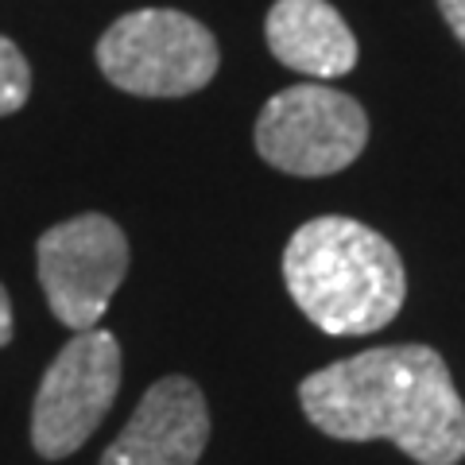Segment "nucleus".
<instances>
[{"mask_svg": "<svg viewBox=\"0 0 465 465\" xmlns=\"http://www.w3.org/2000/svg\"><path fill=\"white\" fill-rule=\"evenodd\" d=\"M299 403L330 439H384L419 465L465 458V403L430 345H381L333 361L299 384Z\"/></svg>", "mask_w": 465, "mask_h": 465, "instance_id": "nucleus-1", "label": "nucleus"}, {"mask_svg": "<svg viewBox=\"0 0 465 465\" xmlns=\"http://www.w3.org/2000/svg\"><path fill=\"white\" fill-rule=\"evenodd\" d=\"M295 307L333 338L384 330L407 299L403 260L391 241L353 217H314L283 249Z\"/></svg>", "mask_w": 465, "mask_h": 465, "instance_id": "nucleus-2", "label": "nucleus"}, {"mask_svg": "<svg viewBox=\"0 0 465 465\" xmlns=\"http://www.w3.org/2000/svg\"><path fill=\"white\" fill-rule=\"evenodd\" d=\"M217 39L174 8H140L113 20L97 43V66L116 90L136 97H186L217 74Z\"/></svg>", "mask_w": 465, "mask_h": 465, "instance_id": "nucleus-3", "label": "nucleus"}, {"mask_svg": "<svg viewBox=\"0 0 465 465\" xmlns=\"http://www.w3.org/2000/svg\"><path fill=\"white\" fill-rule=\"evenodd\" d=\"M369 143V116L357 97L302 82L280 90L256 116V152L264 163L299 179L345 171Z\"/></svg>", "mask_w": 465, "mask_h": 465, "instance_id": "nucleus-4", "label": "nucleus"}, {"mask_svg": "<svg viewBox=\"0 0 465 465\" xmlns=\"http://www.w3.org/2000/svg\"><path fill=\"white\" fill-rule=\"evenodd\" d=\"M121 391V345L109 330L74 333L43 372L32 403V446L39 458L63 461L101 427Z\"/></svg>", "mask_w": 465, "mask_h": 465, "instance_id": "nucleus-5", "label": "nucleus"}, {"mask_svg": "<svg viewBox=\"0 0 465 465\" xmlns=\"http://www.w3.org/2000/svg\"><path fill=\"white\" fill-rule=\"evenodd\" d=\"M35 256L51 314L74 333L101 322L128 272L124 229L105 213H78L51 225L39 237Z\"/></svg>", "mask_w": 465, "mask_h": 465, "instance_id": "nucleus-6", "label": "nucleus"}, {"mask_svg": "<svg viewBox=\"0 0 465 465\" xmlns=\"http://www.w3.org/2000/svg\"><path fill=\"white\" fill-rule=\"evenodd\" d=\"M210 442V407L194 381L163 376L136 403L101 465H198Z\"/></svg>", "mask_w": 465, "mask_h": 465, "instance_id": "nucleus-7", "label": "nucleus"}, {"mask_svg": "<svg viewBox=\"0 0 465 465\" xmlns=\"http://www.w3.org/2000/svg\"><path fill=\"white\" fill-rule=\"evenodd\" d=\"M264 35L268 51L311 82L345 78L357 66V39L326 0H275Z\"/></svg>", "mask_w": 465, "mask_h": 465, "instance_id": "nucleus-8", "label": "nucleus"}, {"mask_svg": "<svg viewBox=\"0 0 465 465\" xmlns=\"http://www.w3.org/2000/svg\"><path fill=\"white\" fill-rule=\"evenodd\" d=\"M27 94H32V66L16 43L0 35V116L24 109Z\"/></svg>", "mask_w": 465, "mask_h": 465, "instance_id": "nucleus-9", "label": "nucleus"}, {"mask_svg": "<svg viewBox=\"0 0 465 465\" xmlns=\"http://www.w3.org/2000/svg\"><path fill=\"white\" fill-rule=\"evenodd\" d=\"M439 8H442V16L450 24V32H454L458 43L465 47V0H439Z\"/></svg>", "mask_w": 465, "mask_h": 465, "instance_id": "nucleus-10", "label": "nucleus"}, {"mask_svg": "<svg viewBox=\"0 0 465 465\" xmlns=\"http://www.w3.org/2000/svg\"><path fill=\"white\" fill-rule=\"evenodd\" d=\"M12 341V302H8V291L0 287V349Z\"/></svg>", "mask_w": 465, "mask_h": 465, "instance_id": "nucleus-11", "label": "nucleus"}]
</instances>
